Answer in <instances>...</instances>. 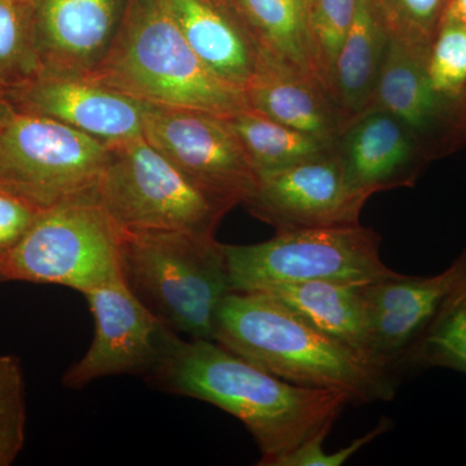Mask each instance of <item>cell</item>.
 <instances>
[{
	"label": "cell",
	"instance_id": "16",
	"mask_svg": "<svg viewBox=\"0 0 466 466\" xmlns=\"http://www.w3.org/2000/svg\"><path fill=\"white\" fill-rule=\"evenodd\" d=\"M428 52L429 48L410 47L391 38L375 95L366 110L382 109L398 116L434 161L460 148L429 85Z\"/></svg>",
	"mask_w": 466,
	"mask_h": 466
},
{
	"label": "cell",
	"instance_id": "13",
	"mask_svg": "<svg viewBox=\"0 0 466 466\" xmlns=\"http://www.w3.org/2000/svg\"><path fill=\"white\" fill-rule=\"evenodd\" d=\"M128 5L125 0H33L42 73L90 76L108 55Z\"/></svg>",
	"mask_w": 466,
	"mask_h": 466
},
{
	"label": "cell",
	"instance_id": "2",
	"mask_svg": "<svg viewBox=\"0 0 466 466\" xmlns=\"http://www.w3.org/2000/svg\"><path fill=\"white\" fill-rule=\"evenodd\" d=\"M214 341L285 381L342 392L350 403L391 400L397 390L395 373L368 363L267 294L226 296Z\"/></svg>",
	"mask_w": 466,
	"mask_h": 466
},
{
	"label": "cell",
	"instance_id": "30",
	"mask_svg": "<svg viewBox=\"0 0 466 466\" xmlns=\"http://www.w3.org/2000/svg\"><path fill=\"white\" fill-rule=\"evenodd\" d=\"M394 428V422L389 417H382L379 424L368 431L363 437L357 438L349 444L332 453L319 452L314 449L309 441L297 447L293 452L288 453L283 459L279 460L276 466H341L345 464L350 458L355 455L359 450L366 447L370 441L376 438L381 437L382 434L388 433Z\"/></svg>",
	"mask_w": 466,
	"mask_h": 466
},
{
	"label": "cell",
	"instance_id": "8",
	"mask_svg": "<svg viewBox=\"0 0 466 466\" xmlns=\"http://www.w3.org/2000/svg\"><path fill=\"white\" fill-rule=\"evenodd\" d=\"M112 149L46 116L0 122V187L50 208L96 192Z\"/></svg>",
	"mask_w": 466,
	"mask_h": 466
},
{
	"label": "cell",
	"instance_id": "5",
	"mask_svg": "<svg viewBox=\"0 0 466 466\" xmlns=\"http://www.w3.org/2000/svg\"><path fill=\"white\" fill-rule=\"evenodd\" d=\"M122 229L96 192L45 208L7 256L3 281L61 285L85 294L124 280Z\"/></svg>",
	"mask_w": 466,
	"mask_h": 466
},
{
	"label": "cell",
	"instance_id": "1",
	"mask_svg": "<svg viewBox=\"0 0 466 466\" xmlns=\"http://www.w3.org/2000/svg\"><path fill=\"white\" fill-rule=\"evenodd\" d=\"M149 381L240 420L260 466H276L309 438L330 433L350 403L342 392L294 385L208 339H180Z\"/></svg>",
	"mask_w": 466,
	"mask_h": 466
},
{
	"label": "cell",
	"instance_id": "23",
	"mask_svg": "<svg viewBox=\"0 0 466 466\" xmlns=\"http://www.w3.org/2000/svg\"><path fill=\"white\" fill-rule=\"evenodd\" d=\"M429 85L449 119L460 148L466 146V26L443 18L428 57Z\"/></svg>",
	"mask_w": 466,
	"mask_h": 466
},
{
	"label": "cell",
	"instance_id": "26",
	"mask_svg": "<svg viewBox=\"0 0 466 466\" xmlns=\"http://www.w3.org/2000/svg\"><path fill=\"white\" fill-rule=\"evenodd\" d=\"M355 7L357 0H309V60L319 82L329 92L339 52L354 20Z\"/></svg>",
	"mask_w": 466,
	"mask_h": 466
},
{
	"label": "cell",
	"instance_id": "17",
	"mask_svg": "<svg viewBox=\"0 0 466 466\" xmlns=\"http://www.w3.org/2000/svg\"><path fill=\"white\" fill-rule=\"evenodd\" d=\"M184 38L204 66L244 91L259 72L262 54L229 0H167Z\"/></svg>",
	"mask_w": 466,
	"mask_h": 466
},
{
	"label": "cell",
	"instance_id": "15",
	"mask_svg": "<svg viewBox=\"0 0 466 466\" xmlns=\"http://www.w3.org/2000/svg\"><path fill=\"white\" fill-rule=\"evenodd\" d=\"M466 266V249L433 276L398 275L361 285L376 363L389 372L400 368L408 350L434 317Z\"/></svg>",
	"mask_w": 466,
	"mask_h": 466
},
{
	"label": "cell",
	"instance_id": "14",
	"mask_svg": "<svg viewBox=\"0 0 466 466\" xmlns=\"http://www.w3.org/2000/svg\"><path fill=\"white\" fill-rule=\"evenodd\" d=\"M334 148L350 189L368 200L375 193L415 186L431 162L412 131L382 109L352 119Z\"/></svg>",
	"mask_w": 466,
	"mask_h": 466
},
{
	"label": "cell",
	"instance_id": "28",
	"mask_svg": "<svg viewBox=\"0 0 466 466\" xmlns=\"http://www.w3.org/2000/svg\"><path fill=\"white\" fill-rule=\"evenodd\" d=\"M392 39L431 48L451 0H375Z\"/></svg>",
	"mask_w": 466,
	"mask_h": 466
},
{
	"label": "cell",
	"instance_id": "21",
	"mask_svg": "<svg viewBox=\"0 0 466 466\" xmlns=\"http://www.w3.org/2000/svg\"><path fill=\"white\" fill-rule=\"evenodd\" d=\"M244 21L263 61L317 78L309 60V0H229Z\"/></svg>",
	"mask_w": 466,
	"mask_h": 466
},
{
	"label": "cell",
	"instance_id": "20",
	"mask_svg": "<svg viewBox=\"0 0 466 466\" xmlns=\"http://www.w3.org/2000/svg\"><path fill=\"white\" fill-rule=\"evenodd\" d=\"M390 39L375 0H357L354 20L339 52L330 87L334 101L350 122L373 99Z\"/></svg>",
	"mask_w": 466,
	"mask_h": 466
},
{
	"label": "cell",
	"instance_id": "6",
	"mask_svg": "<svg viewBox=\"0 0 466 466\" xmlns=\"http://www.w3.org/2000/svg\"><path fill=\"white\" fill-rule=\"evenodd\" d=\"M381 236L361 225L278 231L251 245L223 244L231 291L329 281L364 285L395 278L381 258Z\"/></svg>",
	"mask_w": 466,
	"mask_h": 466
},
{
	"label": "cell",
	"instance_id": "24",
	"mask_svg": "<svg viewBox=\"0 0 466 466\" xmlns=\"http://www.w3.org/2000/svg\"><path fill=\"white\" fill-rule=\"evenodd\" d=\"M400 368H446L466 375V266Z\"/></svg>",
	"mask_w": 466,
	"mask_h": 466
},
{
	"label": "cell",
	"instance_id": "19",
	"mask_svg": "<svg viewBox=\"0 0 466 466\" xmlns=\"http://www.w3.org/2000/svg\"><path fill=\"white\" fill-rule=\"evenodd\" d=\"M260 293L272 297L368 363L381 368L373 357L372 334L361 285L309 281L280 285Z\"/></svg>",
	"mask_w": 466,
	"mask_h": 466
},
{
	"label": "cell",
	"instance_id": "32",
	"mask_svg": "<svg viewBox=\"0 0 466 466\" xmlns=\"http://www.w3.org/2000/svg\"><path fill=\"white\" fill-rule=\"evenodd\" d=\"M16 113L14 106L9 104V101L0 95V122H5V119L11 118Z\"/></svg>",
	"mask_w": 466,
	"mask_h": 466
},
{
	"label": "cell",
	"instance_id": "9",
	"mask_svg": "<svg viewBox=\"0 0 466 466\" xmlns=\"http://www.w3.org/2000/svg\"><path fill=\"white\" fill-rule=\"evenodd\" d=\"M144 137L229 210L249 200L258 186V175L226 116L147 104Z\"/></svg>",
	"mask_w": 466,
	"mask_h": 466
},
{
	"label": "cell",
	"instance_id": "11",
	"mask_svg": "<svg viewBox=\"0 0 466 466\" xmlns=\"http://www.w3.org/2000/svg\"><path fill=\"white\" fill-rule=\"evenodd\" d=\"M367 201L350 189L333 148L260 177L244 207L278 232L360 225Z\"/></svg>",
	"mask_w": 466,
	"mask_h": 466
},
{
	"label": "cell",
	"instance_id": "18",
	"mask_svg": "<svg viewBox=\"0 0 466 466\" xmlns=\"http://www.w3.org/2000/svg\"><path fill=\"white\" fill-rule=\"evenodd\" d=\"M244 92L250 109L327 142L336 143L350 125L320 82L276 64L263 61Z\"/></svg>",
	"mask_w": 466,
	"mask_h": 466
},
{
	"label": "cell",
	"instance_id": "25",
	"mask_svg": "<svg viewBox=\"0 0 466 466\" xmlns=\"http://www.w3.org/2000/svg\"><path fill=\"white\" fill-rule=\"evenodd\" d=\"M41 73L33 0H0V95L5 97Z\"/></svg>",
	"mask_w": 466,
	"mask_h": 466
},
{
	"label": "cell",
	"instance_id": "4",
	"mask_svg": "<svg viewBox=\"0 0 466 466\" xmlns=\"http://www.w3.org/2000/svg\"><path fill=\"white\" fill-rule=\"evenodd\" d=\"M122 232L128 289L173 332L214 341L218 309L231 293L223 244L182 231Z\"/></svg>",
	"mask_w": 466,
	"mask_h": 466
},
{
	"label": "cell",
	"instance_id": "3",
	"mask_svg": "<svg viewBox=\"0 0 466 466\" xmlns=\"http://www.w3.org/2000/svg\"><path fill=\"white\" fill-rule=\"evenodd\" d=\"M90 78L150 106L222 116L249 108L245 92L214 76L193 52L167 0H131Z\"/></svg>",
	"mask_w": 466,
	"mask_h": 466
},
{
	"label": "cell",
	"instance_id": "10",
	"mask_svg": "<svg viewBox=\"0 0 466 466\" xmlns=\"http://www.w3.org/2000/svg\"><path fill=\"white\" fill-rule=\"evenodd\" d=\"M95 319L87 352L63 376L64 386L81 389L96 380L137 375L149 380L182 339L159 321L124 280L85 294Z\"/></svg>",
	"mask_w": 466,
	"mask_h": 466
},
{
	"label": "cell",
	"instance_id": "22",
	"mask_svg": "<svg viewBox=\"0 0 466 466\" xmlns=\"http://www.w3.org/2000/svg\"><path fill=\"white\" fill-rule=\"evenodd\" d=\"M226 119L244 147L258 179L328 152L336 146V143L294 130L250 108Z\"/></svg>",
	"mask_w": 466,
	"mask_h": 466
},
{
	"label": "cell",
	"instance_id": "31",
	"mask_svg": "<svg viewBox=\"0 0 466 466\" xmlns=\"http://www.w3.org/2000/svg\"><path fill=\"white\" fill-rule=\"evenodd\" d=\"M444 18L458 21L466 26V0H451Z\"/></svg>",
	"mask_w": 466,
	"mask_h": 466
},
{
	"label": "cell",
	"instance_id": "29",
	"mask_svg": "<svg viewBox=\"0 0 466 466\" xmlns=\"http://www.w3.org/2000/svg\"><path fill=\"white\" fill-rule=\"evenodd\" d=\"M43 208L0 187V259L16 247Z\"/></svg>",
	"mask_w": 466,
	"mask_h": 466
},
{
	"label": "cell",
	"instance_id": "33",
	"mask_svg": "<svg viewBox=\"0 0 466 466\" xmlns=\"http://www.w3.org/2000/svg\"><path fill=\"white\" fill-rule=\"evenodd\" d=\"M0 283H3L2 276H0Z\"/></svg>",
	"mask_w": 466,
	"mask_h": 466
},
{
	"label": "cell",
	"instance_id": "7",
	"mask_svg": "<svg viewBox=\"0 0 466 466\" xmlns=\"http://www.w3.org/2000/svg\"><path fill=\"white\" fill-rule=\"evenodd\" d=\"M110 149L96 198L122 231H182L216 238L229 208L201 191L146 137Z\"/></svg>",
	"mask_w": 466,
	"mask_h": 466
},
{
	"label": "cell",
	"instance_id": "12",
	"mask_svg": "<svg viewBox=\"0 0 466 466\" xmlns=\"http://www.w3.org/2000/svg\"><path fill=\"white\" fill-rule=\"evenodd\" d=\"M5 97L18 113L54 119L108 147L144 137L147 103L90 76L41 73Z\"/></svg>",
	"mask_w": 466,
	"mask_h": 466
},
{
	"label": "cell",
	"instance_id": "27",
	"mask_svg": "<svg viewBox=\"0 0 466 466\" xmlns=\"http://www.w3.org/2000/svg\"><path fill=\"white\" fill-rule=\"evenodd\" d=\"M26 400L18 358L0 354V466L14 464L25 444Z\"/></svg>",
	"mask_w": 466,
	"mask_h": 466
}]
</instances>
